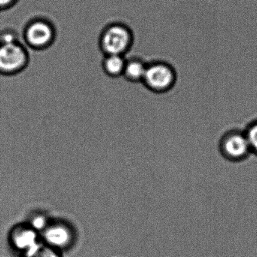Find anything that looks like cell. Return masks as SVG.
I'll list each match as a JSON object with an SVG mask.
<instances>
[{
  "mask_svg": "<svg viewBox=\"0 0 257 257\" xmlns=\"http://www.w3.org/2000/svg\"><path fill=\"white\" fill-rule=\"evenodd\" d=\"M134 33L122 22L106 25L99 37V48L103 55H125L134 44Z\"/></svg>",
  "mask_w": 257,
  "mask_h": 257,
  "instance_id": "6da1fadb",
  "label": "cell"
},
{
  "mask_svg": "<svg viewBox=\"0 0 257 257\" xmlns=\"http://www.w3.org/2000/svg\"><path fill=\"white\" fill-rule=\"evenodd\" d=\"M177 80V72L171 64L156 61L147 64L141 83L153 94L165 95L174 89Z\"/></svg>",
  "mask_w": 257,
  "mask_h": 257,
  "instance_id": "7a4b0ae2",
  "label": "cell"
},
{
  "mask_svg": "<svg viewBox=\"0 0 257 257\" xmlns=\"http://www.w3.org/2000/svg\"><path fill=\"white\" fill-rule=\"evenodd\" d=\"M77 231L67 220L52 218L50 223L40 234L41 241L62 252L71 250L77 242Z\"/></svg>",
  "mask_w": 257,
  "mask_h": 257,
  "instance_id": "3957f363",
  "label": "cell"
},
{
  "mask_svg": "<svg viewBox=\"0 0 257 257\" xmlns=\"http://www.w3.org/2000/svg\"><path fill=\"white\" fill-rule=\"evenodd\" d=\"M56 37V28L46 18L31 19L24 28V41L33 50H46L55 43Z\"/></svg>",
  "mask_w": 257,
  "mask_h": 257,
  "instance_id": "277c9868",
  "label": "cell"
},
{
  "mask_svg": "<svg viewBox=\"0 0 257 257\" xmlns=\"http://www.w3.org/2000/svg\"><path fill=\"white\" fill-rule=\"evenodd\" d=\"M30 62L26 46L20 41L0 43V75L13 76L22 73Z\"/></svg>",
  "mask_w": 257,
  "mask_h": 257,
  "instance_id": "5b68a950",
  "label": "cell"
},
{
  "mask_svg": "<svg viewBox=\"0 0 257 257\" xmlns=\"http://www.w3.org/2000/svg\"><path fill=\"white\" fill-rule=\"evenodd\" d=\"M10 248L20 257L34 249L41 242L40 234L27 222L13 225L8 233Z\"/></svg>",
  "mask_w": 257,
  "mask_h": 257,
  "instance_id": "8992f818",
  "label": "cell"
},
{
  "mask_svg": "<svg viewBox=\"0 0 257 257\" xmlns=\"http://www.w3.org/2000/svg\"><path fill=\"white\" fill-rule=\"evenodd\" d=\"M220 147L222 155L232 161L242 160L252 152L246 132L240 131L227 133L221 141Z\"/></svg>",
  "mask_w": 257,
  "mask_h": 257,
  "instance_id": "52a82bcc",
  "label": "cell"
},
{
  "mask_svg": "<svg viewBox=\"0 0 257 257\" xmlns=\"http://www.w3.org/2000/svg\"><path fill=\"white\" fill-rule=\"evenodd\" d=\"M147 65V63L138 57L127 58L122 76L132 83L142 82Z\"/></svg>",
  "mask_w": 257,
  "mask_h": 257,
  "instance_id": "ba28073f",
  "label": "cell"
},
{
  "mask_svg": "<svg viewBox=\"0 0 257 257\" xmlns=\"http://www.w3.org/2000/svg\"><path fill=\"white\" fill-rule=\"evenodd\" d=\"M126 60L124 55H106L102 61V68L106 76L112 79L121 77L124 73Z\"/></svg>",
  "mask_w": 257,
  "mask_h": 257,
  "instance_id": "9c48e42d",
  "label": "cell"
},
{
  "mask_svg": "<svg viewBox=\"0 0 257 257\" xmlns=\"http://www.w3.org/2000/svg\"><path fill=\"white\" fill-rule=\"evenodd\" d=\"M52 219V218L46 212L34 211L29 215L26 222L40 234Z\"/></svg>",
  "mask_w": 257,
  "mask_h": 257,
  "instance_id": "30bf717a",
  "label": "cell"
},
{
  "mask_svg": "<svg viewBox=\"0 0 257 257\" xmlns=\"http://www.w3.org/2000/svg\"><path fill=\"white\" fill-rule=\"evenodd\" d=\"M22 257H64V254L41 241L34 249Z\"/></svg>",
  "mask_w": 257,
  "mask_h": 257,
  "instance_id": "8fae6325",
  "label": "cell"
},
{
  "mask_svg": "<svg viewBox=\"0 0 257 257\" xmlns=\"http://www.w3.org/2000/svg\"><path fill=\"white\" fill-rule=\"evenodd\" d=\"M19 41V35L16 30L5 28L0 31V43H13Z\"/></svg>",
  "mask_w": 257,
  "mask_h": 257,
  "instance_id": "7c38bea8",
  "label": "cell"
},
{
  "mask_svg": "<svg viewBox=\"0 0 257 257\" xmlns=\"http://www.w3.org/2000/svg\"><path fill=\"white\" fill-rule=\"evenodd\" d=\"M246 137L252 153L257 154V121L251 124L246 131Z\"/></svg>",
  "mask_w": 257,
  "mask_h": 257,
  "instance_id": "4fadbf2b",
  "label": "cell"
},
{
  "mask_svg": "<svg viewBox=\"0 0 257 257\" xmlns=\"http://www.w3.org/2000/svg\"><path fill=\"white\" fill-rule=\"evenodd\" d=\"M19 0H0V12L7 11L16 5Z\"/></svg>",
  "mask_w": 257,
  "mask_h": 257,
  "instance_id": "5bb4252c",
  "label": "cell"
}]
</instances>
